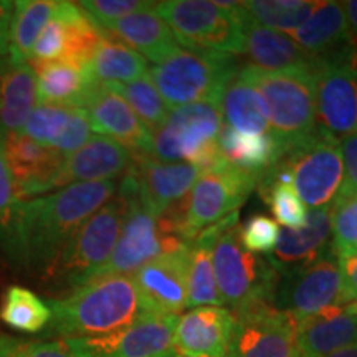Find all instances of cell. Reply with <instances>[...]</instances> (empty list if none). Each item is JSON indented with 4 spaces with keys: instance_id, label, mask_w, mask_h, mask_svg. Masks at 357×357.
Instances as JSON below:
<instances>
[{
    "instance_id": "484cf974",
    "label": "cell",
    "mask_w": 357,
    "mask_h": 357,
    "mask_svg": "<svg viewBox=\"0 0 357 357\" xmlns=\"http://www.w3.org/2000/svg\"><path fill=\"white\" fill-rule=\"evenodd\" d=\"M257 68L266 71H301L314 73L318 61L311 58L288 35L253 24L245 25V52Z\"/></svg>"
},
{
    "instance_id": "8fae6325",
    "label": "cell",
    "mask_w": 357,
    "mask_h": 357,
    "mask_svg": "<svg viewBox=\"0 0 357 357\" xmlns=\"http://www.w3.org/2000/svg\"><path fill=\"white\" fill-rule=\"evenodd\" d=\"M258 178L255 174L236 169L225 160L202 172L187 195L182 231L185 242H192L200 231L238 212L240 205L245 204L258 185Z\"/></svg>"
},
{
    "instance_id": "7a4b0ae2",
    "label": "cell",
    "mask_w": 357,
    "mask_h": 357,
    "mask_svg": "<svg viewBox=\"0 0 357 357\" xmlns=\"http://www.w3.org/2000/svg\"><path fill=\"white\" fill-rule=\"evenodd\" d=\"M48 336L63 339L98 337L134 323L142 311L132 276H102L84 283L63 298H50Z\"/></svg>"
},
{
    "instance_id": "5b68a950",
    "label": "cell",
    "mask_w": 357,
    "mask_h": 357,
    "mask_svg": "<svg viewBox=\"0 0 357 357\" xmlns=\"http://www.w3.org/2000/svg\"><path fill=\"white\" fill-rule=\"evenodd\" d=\"M128 212V197L116 194L100 211L93 213L61 248L55 261L42 275L52 288L77 289L88 283L91 275L108 261L121 234Z\"/></svg>"
},
{
    "instance_id": "30bf717a",
    "label": "cell",
    "mask_w": 357,
    "mask_h": 357,
    "mask_svg": "<svg viewBox=\"0 0 357 357\" xmlns=\"http://www.w3.org/2000/svg\"><path fill=\"white\" fill-rule=\"evenodd\" d=\"M291 176V184L305 205H331L344 182L341 141L323 128L284 153L275 164Z\"/></svg>"
},
{
    "instance_id": "60d3db41",
    "label": "cell",
    "mask_w": 357,
    "mask_h": 357,
    "mask_svg": "<svg viewBox=\"0 0 357 357\" xmlns=\"http://www.w3.org/2000/svg\"><path fill=\"white\" fill-rule=\"evenodd\" d=\"M278 223L266 215L250 217L242 227H238L240 243L252 253H271L278 242Z\"/></svg>"
},
{
    "instance_id": "cb8c5ba5",
    "label": "cell",
    "mask_w": 357,
    "mask_h": 357,
    "mask_svg": "<svg viewBox=\"0 0 357 357\" xmlns=\"http://www.w3.org/2000/svg\"><path fill=\"white\" fill-rule=\"evenodd\" d=\"M331 205L307 212L300 229H281L271 257L268 258L278 273L306 265L331 252Z\"/></svg>"
},
{
    "instance_id": "816d5d0a",
    "label": "cell",
    "mask_w": 357,
    "mask_h": 357,
    "mask_svg": "<svg viewBox=\"0 0 357 357\" xmlns=\"http://www.w3.org/2000/svg\"><path fill=\"white\" fill-rule=\"evenodd\" d=\"M174 357H182V356H177V354H176V356H174Z\"/></svg>"
},
{
    "instance_id": "f1b7e54d",
    "label": "cell",
    "mask_w": 357,
    "mask_h": 357,
    "mask_svg": "<svg viewBox=\"0 0 357 357\" xmlns=\"http://www.w3.org/2000/svg\"><path fill=\"white\" fill-rule=\"evenodd\" d=\"M35 71L38 102L82 108L88 93L98 83L89 66L58 60L48 63H29Z\"/></svg>"
},
{
    "instance_id": "f6af8a7d",
    "label": "cell",
    "mask_w": 357,
    "mask_h": 357,
    "mask_svg": "<svg viewBox=\"0 0 357 357\" xmlns=\"http://www.w3.org/2000/svg\"><path fill=\"white\" fill-rule=\"evenodd\" d=\"M344 182L339 192H357V132L341 139Z\"/></svg>"
},
{
    "instance_id": "7dc6e473",
    "label": "cell",
    "mask_w": 357,
    "mask_h": 357,
    "mask_svg": "<svg viewBox=\"0 0 357 357\" xmlns=\"http://www.w3.org/2000/svg\"><path fill=\"white\" fill-rule=\"evenodd\" d=\"M13 12V2L10 0H0V60L8 52V29Z\"/></svg>"
},
{
    "instance_id": "6da1fadb",
    "label": "cell",
    "mask_w": 357,
    "mask_h": 357,
    "mask_svg": "<svg viewBox=\"0 0 357 357\" xmlns=\"http://www.w3.org/2000/svg\"><path fill=\"white\" fill-rule=\"evenodd\" d=\"M116 189V181L83 182L19 200L0 248L15 268L43 275L71 236L113 197Z\"/></svg>"
},
{
    "instance_id": "f907efd6",
    "label": "cell",
    "mask_w": 357,
    "mask_h": 357,
    "mask_svg": "<svg viewBox=\"0 0 357 357\" xmlns=\"http://www.w3.org/2000/svg\"><path fill=\"white\" fill-rule=\"evenodd\" d=\"M347 306H349V305H347ZM349 307H351L352 312H354V314H356V318H357V310H356V307H352V306H349Z\"/></svg>"
},
{
    "instance_id": "4dcf8cb0",
    "label": "cell",
    "mask_w": 357,
    "mask_h": 357,
    "mask_svg": "<svg viewBox=\"0 0 357 357\" xmlns=\"http://www.w3.org/2000/svg\"><path fill=\"white\" fill-rule=\"evenodd\" d=\"M89 71L98 83L121 84L147 77L149 65L139 53L105 32L95 55L89 61Z\"/></svg>"
},
{
    "instance_id": "ffe728a7",
    "label": "cell",
    "mask_w": 357,
    "mask_h": 357,
    "mask_svg": "<svg viewBox=\"0 0 357 357\" xmlns=\"http://www.w3.org/2000/svg\"><path fill=\"white\" fill-rule=\"evenodd\" d=\"M134 153L106 136L89 137L77 153L66 155L53 177L50 192L83 182H106L123 176L131 167Z\"/></svg>"
},
{
    "instance_id": "d6a6232c",
    "label": "cell",
    "mask_w": 357,
    "mask_h": 357,
    "mask_svg": "<svg viewBox=\"0 0 357 357\" xmlns=\"http://www.w3.org/2000/svg\"><path fill=\"white\" fill-rule=\"evenodd\" d=\"M60 0H19L13 2L8 29V53L20 60H29L40 33L55 19Z\"/></svg>"
},
{
    "instance_id": "5bb4252c",
    "label": "cell",
    "mask_w": 357,
    "mask_h": 357,
    "mask_svg": "<svg viewBox=\"0 0 357 357\" xmlns=\"http://www.w3.org/2000/svg\"><path fill=\"white\" fill-rule=\"evenodd\" d=\"M234 314L235 329L227 357H296L294 316L276 310L273 303H257Z\"/></svg>"
},
{
    "instance_id": "603a6c76",
    "label": "cell",
    "mask_w": 357,
    "mask_h": 357,
    "mask_svg": "<svg viewBox=\"0 0 357 357\" xmlns=\"http://www.w3.org/2000/svg\"><path fill=\"white\" fill-rule=\"evenodd\" d=\"M357 344V318L347 305L298 319L296 357H326Z\"/></svg>"
},
{
    "instance_id": "2e32d148",
    "label": "cell",
    "mask_w": 357,
    "mask_h": 357,
    "mask_svg": "<svg viewBox=\"0 0 357 357\" xmlns=\"http://www.w3.org/2000/svg\"><path fill=\"white\" fill-rule=\"evenodd\" d=\"M202 172L187 162H160L144 154H134L128 169L139 204L158 218L189 195Z\"/></svg>"
},
{
    "instance_id": "7c38bea8",
    "label": "cell",
    "mask_w": 357,
    "mask_h": 357,
    "mask_svg": "<svg viewBox=\"0 0 357 357\" xmlns=\"http://www.w3.org/2000/svg\"><path fill=\"white\" fill-rule=\"evenodd\" d=\"M341 271L331 250L318 260L280 273L271 303L276 310L303 319L326 307L341 306Z\"/></svg>"
},
{
    "instance_id": "7bdbcfd3",
    "label": "cell",
    "mask_w": 357,
    "mask_h": 357,
    "mask_svg": "<svg viewBox=\"0 0 357 357\" xmlns=\"http://www.w3.org/2000/svg\"><path fill=\"white\" fill-rule=\"evenodd\" d=\"M91 123H89L86 111L83 108H73L68 126H66L65 132L61 134V137L52 149H55L58 154L66 158V155L77 153L78 149H82L86 144L89 137H91Z\"/></svg>"
},
{
    "instance_id": "bcb514c9",
    "label": "cell",
    "mask_w": 357,
    "mask_h": 357,
    "mask_svg": "<svg viewBox=\"0 0 357 357\" xmlns=\"http://www.w3.org/2000/svg\"><path fill=\"white\" fill-rule=\"evenodd\" d=\"M342 281L341 305L357 303V255L337 257Z\"/></svg>"
},
{
    "instance_id": "ab89813d",
    "label": "cell",
    "mask_w": 357,
    "mask_h": 357,
    "mask_svg": "<svg viewBox=\"0 0 357 357\" xmlns=\"http://www.w3.org/2000/svg\"><path fill=\"white\" fill-rule=\"evenodd\" d=\"M66 45H68V29H66L65 20L55 15V19L40 33L26 61L29 63H48V61L63 60Z\"/></svg>"
},
{
    "instance_id": "83f0119b",
    "label": "cell",
    "mask_w": 357,
    "mask_h": 357,
    "mask_svg": "<svg viewBox=\"0 0 357 357\" xmlns=\"http://www.w3.org/2000/svg\"><path fill=\"white\" fill-rule=\"evenodd\" d=\"M238 212L231 213L225 220L215 223L211 229L200 231L189 243L187 250V307L223 306L218 291L215 271L212 263V250L217 236L231 225H236Z\"/></svg>"
},
{
    "instance_id": "1f68e13d",
    "label": "cell",
    "mask_w": 357,
    "mask_h": 357,
    "mask_svg": "<svg viewBox=\"0 0 357 357\" xmlns=\"http://www.w3.org/2000/svg\"><path fill=\"white\" fill-rule=\"evenodd\" d=\"M218 146L225 162L258 177L273 167L280 159L278 147L270 134H243L223 126Z\"/></svg>"
},
{
    "instance_id": "b9f144b4",
    "label": "cell",
    "mask_w": 357,
    "mask_h": 357,
    "mask_svg": "<svg viewBox=\"0 0 357 357\" xmlns=\"http://www.w3.org/2000/svg\"><path fill=\"white\" fill-rule=\"evenodd\" d=\"M0 357H75L63 341H22L0 336Z\"/></svg>"
},
{
    "instance_id": "d6986e66",
    "label": "cell",
    "mask_w": 357,
    "mask_h": 357,
    "mask_svg": "<svg viewBox=\"0 0 357 357\" xmlns=\"http://www.w3.org/2000/svg\"><path fill=\"white\" fill-rule=\"evenodd\" d=\"M82 108L86 111L93 131L118 141L134 154L149 155L153 132L142 124L128 102L108 86L96 83Z\"/></svg>"
},
{
    "instance_id": "8992f818",
    "label": "cell",
    "mask_w": 357,
    "mask_h": 357,
    "mask_svg": "<svg viewBox=\"0 0 357 357\" xmlns=\"http://www.w3.org/2000/svg\"><path fill=\"white\" fill-rule=\"evenodd\" d=\"M222 128L220 100L172 108L166 123L153 132L149 158L160 162L185 160L208 171L223 162L218 146Z\"/></svg>"
},
{
    "instance_id": "9c48e42d",
    "label": "cell",
    "mask_w": 357,
    "mask_h": 357,
    "mask_svg": "<svg viewBox=\"0 0 357 357\" xmlns=\"http://www.w3.org/2000/svg\"><path fill=\"white\" fill-rule=\"evenodd\" d=\"M118 190L128 197V212L121 234L108 261L98 268L88 281L113 275L131 276L155 258L181 252L189 245L178 236L162 234L158 217L147 212L137 200L134 181L128 172L124 174Z\"/></svg>"
},
{
    "instance_id": "d4e9b609",
    "label": "cell",
    "mask_w": 357,
    "mask_h": 357,
    "mask_svg": "<svg viewBox=\"0 0 357 357\" xmlns=\"http://www.w3.org/2000/svg\"><path fill=\"white\" fill-rule=\"evenodd\" d=\"M37 105L35 71L29 61L7 52L0 60V134L20 132Z\"/></svg>"
},
{
    "instance_id": "ee69618b",
    "label": "cell",
    "mask_w": 357,
    "mask_h": 357,
    "mask_svg": "<svg viewBox=\"0 0 357 357\" xmlns=\"http://www.w3.org/2000/svg\"><path fill=\"white\" fill-rule=\"evenodd\" d=\"M17 202L19 199L15 194V184H13L12 174L8 171L6 155H3L2 134H0V242L6 236L8 222H10Z\"/></svg>"
},
{
    "instance_id": "3957f363",
    "label": "cell",
    "mask_w": 357,
    "mask_h": 357,
    "mask_svg": "<svg viewBox=\"0 0 357 357\" xmlns=\"http://www.w3.org/2000/svg\"><path fill=\"white\" fill-rule=\"evenodd\" d=\"M240 73L260 93L268 109L270 136L280 158L318 131L314 73L266 71L245 65Z\"/></svg>"
},
{
    "instance_id": "277c9868",
    "label": "cell",
    "mask_w": 357,
    "mask_h": 357,
    "mask_svg": "<svg viewBox=\"0 0 357 357\" xmlns=\"http://www.w3.org/2000/svg\"><path fill=\"white\" fill-rule=\"evenodd\" d=\"M154 10L189 50L242 55L245 25L250 20L243 2L164 0Z\"/></svg>"
},
{
    "instance_id": "e575fe53",
    "label": "cell",
    "mask_w": 357,
    "mask_h": 357,
    "mask_svg": "<svg viewBox=\"0 0 357 357\" xmlns=\"http://www.w3.org/2000/svg\"><path fill=\"white\" fill-rule=\"evenodd\" d=\"M0 319L17 331L40 333L50 323L52 311L33 291L13 284L3 294Z\"/></svg>"
},
{
    "instance_id": "f35d334b",
    "label": "cell",
    "mask_w": 357,
    "mask_h": 357,
    "mask_svg": "<svg viewBox=\"0 0 357 357\" xmlns=\"http://www.w3.org/2000/svg\"><path fill=\"white\" fill-rule=\"evenodd\" d=\"M151 3L153 2H142V0H83L78 2V6L93 20V24H96L101 30H106L114 22L142 10Z\"/></svg>"
},
{
    "instance_id": "9a60e30c",
    "label": "cell",
    "mask_w": 357,
    "mask_h": 357,
    "mask_svg": "<svg viewBox=\"0 0 357 357\" xmlns=\"http://www.w3.org/2000/svg\"><path fill=\"white\" fill-rule=\"evenodd\" d=\"M318 126L336 139L357 132V58L318 61L314 73Z\"/></svg>"
},
{
    "instance_id": "52a82bcc",
    "label": "cell",
    "mask_w": 357,
    "mask_h": 357,
    "mask_svg": "<svg viewBox=\"0 0 357 357\" xmlns=\"http://www.w3.org/2000/svg\"><path fill=\"white\" fill-rule=\"evenodd\" d=\"M238 71L231 55L178 48L149 68V77L169 108L220 100L225 84Z\"/></svg>"
},
{
    "instance_id": "4fadbf2b",
    "label": "cell",
    "mask_w": 357,
    "mask_h": 357,
    "mask_svg": "<svg viewBox=\"0 0 357 357\" xmlns=\"http://www.w3.org/2000/svg\"><path fill=\"white\" fill-rule=\"evenodd\" d=\"M176 321L177 316L146 312L119 331L61 341L75 357H174Z\"/></svg>"
},
{
    "instance_id": "ba28073f",
    "label": "cell",
    "mask_w": 357,
    "mask_h": 357,
    "mask_svg": "<svg viewBox=\"0 0 357 357\" xmlns=\"http://www.w3.org/2000/svg\"><path fill=\"white\" fill-rule=\"evenodd\" d=\"M212 263L222 301L231 312L257 303L273 301L280 273L268 258L243 248L236 225L229 227L217 236Z\"/></svg>"
},
{
    "instance_id": "8d00e7d4",
    "label": "cell",
    "mask_w": 357,
    "mask_h": 357,
    "mask_svg": "<svg viewBox=\"0 0 357 357\" xmlns=\"http://www.w3.org/2000/svg\"><path fill=\"white\" fill-rule=\"evenodd\" d=\"M331 245L336 257L357 255V192H339L333 200Z\"/></svg>"
},
{
    "instance_id": "ac0fdd59",
    "label": "cell",
    "mask_w": 357,
    "mask_h": 357,
    "mask_svg": "<svg viewBox=\"0 0 357 357\" xmlns=\"http://www.w3.org/2000/svg\"><path fill=\"white\" fill-rule=\"evenodd\" d=\"M235 329L229 307L202 306L177 316L174 351L182 357H227Z\"/></svg>"
},
{
    "instance_id": "836d02e7",
    "label": "cell",
    "mask_w": 357,
    "mask_h": 357,
    "mask_svg": "<svg viewBox=\"0 0 357 357\" xmlns=\"http://www.w3.org/2000/svg\"><path fill=\"white\" fill-rule=\"evenodd\" d=\"M321 2L316 0H250L243 2L245 12L253 24L294 33L314 13Z\"/></svg>"
},
{
    "instance_id": "44dd1931",
    "label": "cell",
    "mask_w": 357,
    "mask_h": 357,
    "mask_svg": "<svg viewBox=\"0 0 357 357\" xmlns=\"http://www.w3.org/2000/svg\"><path fill=\"white\" fill-rule=\"evenodd\" d=\"M2 144L15 184L17 199L29 200L50 192L52 181L63 162V155L52 147L37 144L22 132L3 134Z\"/></svg>"
},
{
    "instance_id": "c3c4849f",
    "label": "cell",
    "mask_w": 357,
    "mask_h": 357,
    "mask_svg": "<svg viewBox=\"0 0 357 357\" xmlns=\"http://www.w3.org/2000/svg\"><path fill=\"white\" fill-rule=\"evenodd\" d=\"M342 7H344L347 24H349L352 42H354L356 55H357V0H347V2H342Z\"/></svg>"
},
{
    "instance_id": "681fc988",
    "label": "cell",
    "mask_w": 357,
    "mask_h": 357,
    "mask_svg": "<svg viewBox=\"0 0 357 357\" xmlns=\"http://www.w3.org/2000/svg\"><path fill=\"white\" fill-rule=\"evenodd\" d=\"M326 357H357V344L346 347V349H341L337 352H333V354L326 356Z\"/></svg>"
},
{
    "instance_id": "74e56055",
    "label": "cell",
    "mask_w": 357,
    "mask_h": 357,
    "mask_svg": "<svg viewBox=\"0 0 357 357\" xmlns=\"http://www.w3.org/2000/svg\"><path fill=\"white\" fill-rule=\"evenodd\" d=\"M71 113L73 106L38 102L20 132L40 146L53 147L68 126Z\"/></svg>"
},
{
    "instance_id": "7402d4cb",
    "label": "cell",
    "mask_w": 357,
    "mask_h": 357,
    "mask_svg": "<svg viewBox=\"0 0 357 357\" xmlns=\"http://www.w3.org/2000/svg\"><path fill=\"white\" fill-rule=\"evenodd\" d=\"M293 35L294 42L316 61L357 58L342 2H321Z\"/></svg>"
},
{
    "instance_id": "f546056e",
    "label": "cell",
    "mask_w": 357,
    "mask_h": 357,
    "mask_svg": "<svg viewBox=\"0 0 357 357\" xmlns=\"http://www.w3.org/2000/svg\"><path fill=\"white\" fill-rule=\"evenodd\" d=\"M223 126L243 134H270L268 109L257 88L236 71L220 96Z\"/></svg>"
},
{
    "instance_id": "d590c367",
    "label": "cell",
    "mask_w": 357,
    "mask_h": 357,
    "mask_svg": "<svg viewBox=\"0 0 357 357\" xmlns=\"http://www.w3.org/2000/svg\"><path fill=\"white\" fill-rule=\"evenodd\" d=\"M105 86H108L111 91L121 96L151 132L158 131L166 123L167 116L171 113V108L159 95L149 75L131 83L105 84Z\"/></svg>"
},
{
    "instance_id": "e0dca14e",
    "label": "cell",
    "mask_w": 357,
    "mask_h": 357,
    "mask_svg": "<svg viewBox=\"0 0 357 357\" xmlns=\"http://www.w3.org/2000/svg\"><path fill=\"white\" fill-rule=\"evenodd\" d=\"M187 250L166 253L131 275L147 314L177 316L187 307Z\"/></svg>"
},
{
    "instance_id": "4316f807",
    "label": "cell",
    "mask_w": 357,
    "mask_h": 357,
    "mask_svg": "<svg viewBox=\"0 0 357 357\" xmlns=\"http://www.w3.org/2000/svg\"><path fill=\"white\" fill-rule=\"evenodd\" d=\"M155 2L149 7L134 12L124 19L114 22L105 32L113 35L119 42L128 45L142 58L159 63L181 48L176 35L166 22L154 10Z\"/></svg>"
}]
</instances>
